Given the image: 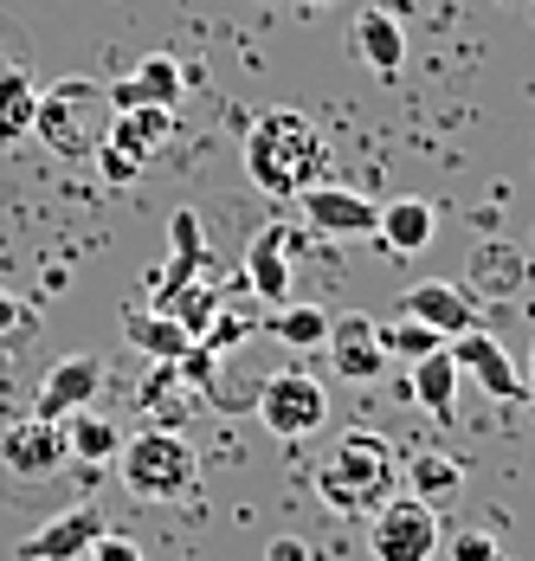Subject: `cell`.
Returning <instances> with one entry per match:
<instances>
[{"label": "cell", "instance_id": "6da1fadb", "mask_svg": "<svg viewBox=\"0 0 535 561\" xmlns=\"http://www.w3.org/2000/svg\"><path fill=\"white\" fill-rule=\"evenodd\" d=\"M246 181L265 201H297L304 187L329 181V142L304 111H265L246 129Z\"/></svg>", "mask_w": 535, "mask_h": 561}, {"label": "cell", "instance_id": "7a4b0ae2", "mask_svg": "<svg viewBox=\"0 0 535 561\" xmlns=\"http://www.w3.org/2000/svg\"><path fill=\"white\" fill-rule=\"evenodd\" d=\"M394 491H400L394 446L380 433H368V426H349L335 439V451H329V465L317 471V497L329 510H342V516H375Z\"/></svg>", "mask_w": 535, "mask_h": 561}, {"label": "cell", "instance_id": "3957f363", "mask_svg": "<svg viewBox=\"0 0 535 561\" xmlns=\"http://www.w3.org/2000/svg\"><path fill=\"white\" fill-rule=\"evenodd\" d=\"M116 465H123L129 497H143V504H174V497H187L194 478H201L194 446L181 439V426H143V433H123Z\"/></svg>", "mask_w": 535, "mask_h": 561}, {"label": "cell", "instance_id": "277c9868", "mask_svg": "<svg viewBox=\"0 0 535 561\" xmlns=\"http://www.w3.org/2000/svg\"><path fill=\"white\" fill-rule=\"evenodd\" d=\"M98 104H110L104 91H91V84H58V91H46V98H39V111H33V136H39L53 156L84 162V156L104 142Z\"/></svg>", "mask_w": 535, "mask_h": 561}, {"label": "cell", "instance_id": "5b68a950", "mask_svg": "<svg viewBox=\"0 0 535 561\" xmlns=\"http://www.w3.org/2000/svg\"><path fill=\"white\" fill-rule=\"evenodd\" d=\"M439 542H445V523H439V510H432L426 497H413V491L387 497V504L368 516V556L375 561H432Z\"/></svg>", "mask_w": 535, "mask_h": 561}, {"label": "cell", "instance_id": "8992f818", "mask_svg": "<svg viewBox=\"0 0 535 561\" xmlns=\"http://www.w3.org/2000/svg\"><path fill=\"white\" fill-rule=\"evenodd\" d=\"M252 413L265 420L271 439H310L322 420H329V388L304 368H284V375H265L259 381V400Z\"/></svg>", "mask_w": 535, "mask_h": 561}, {"label": "cell", "instance_id": "52a82bcc", "mask_svg": "<svg viewBox=\"0 0 535 561\" xmlns=\"http://www.w3.org/2000/svg\"><path fill=\"white\" fill-rule=\"evenodd\" d=\"M297 207H304V226L322 232V239H375L380 232V207L368 194H355V187H335V181H317V187H304L297 194Z\"/></svg>", "mask_w": 535, "mask_h": 561}, {"label": "cell", "instance_id": "ba28073f", "mask_svg": "<svg viewBox=\"0 0 535 561\" xmlns=\"http://www.w3.org/2000/svg\"><path fill=\"white\" fill-rule=\"evenodd\" d=\"M329 368H335V381H380V368H387V348H380V323L375 317H362V310H349V317H329Z\"/></svg>", "mask_w": 535, "mask_h": 561}, {"label": "cell", "instance_id": "9c48e42d", "mask_svg": "<svg viewBox=\"0 0 535 561\" xmlns=\"http://www.w3.org/2000/svg\"><path fill=\"white\" fill-rule=\"evenodd\" d=\"M452 362H458V375H465V381H478L490 400H523V393H530L523 368L510 362V348H503L497 336H483V330L452 336Z\"/></svg>", "mask_w": 535, "mask_h": 561}, {"label": "cell", "instance_id": "30bf717a", "mask_svg": "<svg viewBox=\"0 0 535 561\" xmlns=\"http://www.w3.org/2000/svg\"><path fill=\"white\" fill-rule=\"evenodd\" d=\"M400 317H420V323H432L439 336L452 342V336H465V330H478V297L452 278H426V284H407Z\"/></svg>", "mask_w": 535, "mask_h": 561}, {"label": "cell", "instance_id": "8fae6325", "mask_svg": "<svg viewBox=\"0 0 535 561\" xmlns=\"http://www.w3.org/2000/svg\"><path fill=\"white\" fill-rule=\"evenodd\" d=\"M98 388H104V362H98V355H65L53 375L39 381L33 413H39V420H53V426H65L78 407H91V400H98Z\"/></svg>", "mask_w": 535, "mask_h": 561}, {"label": "cell", "instance_id": "7c38bea8", "mask_svg": "<svg viewBox=\"0 0 535 561\" xmlns=\"http://www.w3.org/2000/svg\"><path fill=\"white\" fill-rule=\"evenodd\" d=\"M458 284H465L478 304H510V297L530 284V252H523V245H510V239H483Z\"/></svg>", "mask_w": 535, "mask_h": 561}, {"label": "cell", "instance_id": "4fadbf2b", "mask_svg": "<svg viewBox=\"0 0 535 561\" xmlns=\"http://www.w3.org/2000/svg\"><path fill=\"white\" fill-rule=\"evenodd\" d=\"M104 529L110 523H104L98 504H71L65 516H53L46 529H33V536L20 542V561H78V556H91V542H98Z\"/></svg>", "mask_w": 535, "mask_h": 561}, {"label": "cell", "instance_id": "5bb4252c", "mask_svg": "<svg viewBox=\"0 0 535 561\" xmlns=\"http://www.w3.org/2000/svg\"><path fill=\"white\" fill-rule=\"evenodd\" d=\"M65 458H71V446H65V426L39 420V413L0 433V465H7V471H20V478H46V471H58Z\"/></svg>", "mask_w": 535, "mask_h": 561}, {"label": "cell", "instance_id": "9a60e30c", "mask_svg": "<svg viewBox=\"0 0 535 561\" xmlns=\"http://www.w3.org/2000/svg\"><path fill=\"white\" fill-rule=\"evenodd\" d=\"M349 46H355V58H362L375 78H394V71L407 65V26H400L387 7H362L355 26H349Z\"/></svg>", "mask_w": 535, "mask_h": 561}, {"label": "cell", "instance_id": "2e32d148", "mask_svg": "<svg viewBox=\"0 0 535 561\" xmlns=\"http://www.w3.org/2000/svg\"><path fill=\"white\" fill-rule=\"evenodd\" d=\"M458 381H465V375H458V362H452V342H439V348H432V355H420V362H413V368H407V400H413V407H426L432 420H452V413H458Z\"/></svg>", "mask_w": 535, "mask_h": 561}, {"label": "cell", "instance_id": "e0dca14e", "mask_svg": "<svg viewBox=\"0 0 535 561\" xmlns=\"http://www.w3.org/2000/svg\"><path fill=\"white\" fill-rule=\"evenodd\" d=\"M181 91H187V65H174L168 53H156V58H143L129 78H116L110 84V111H123V104H181Z\"/></svg>", "mask_w": 535, "mask_h": 561}, {"label": "cell", "instance_id": "ac0fdd59", "mask_svg": "<svg viewBox=\"0 0 535 561\" xmlns=\"http://www.w3.org/2000/svg\"><path fill=\"white\" fill-rule=\"evenodd\" d=\"M239 284H246L252 297H265V304H284V290H291V232H284V226H265V232L246 245Z\"/></svg>", "mask_w": 535, "mask_h": 561}, {"label": "cell", "instance_id": "d6986e66", "mask_svg": "<svg viewBox=\"0 0 535 561\" xmlns=\"http://www.w3.org/2000/svg\"><path fill=\"white\" fill-rule=\"evenodd\" d=\"M168 136H174V111H168V104H123V111H110V123H104V142L129 149L136 162H149Z\"/></svg>", "mask_w": 535, "mask_h": 561}, {"label": "cell", "instance_id": "ffe728a7", "mask_svg": "<svg viewBox=\"0 0 535 561\" xmlns=\"http://www.w3.org/2000/svg\"><path fill=\"white\" fill-rule=\"evenodd\" d=\"M123 336L136 342L143 355H156V362H181V355L194 348V330H187L181 317L156 310V304H136V310L123 317Z\"/></svg>", "mask_w": 535, "mask_h": 561}, {"label": "cell", "instance_id": "44dd1931", "mask_svg": "<svg viewBox=\"0 0 535 561\" xmlns=\"http://www.w3.org/2000/svg\"><path fill=\"white\" fill-rule=\"evenodd\" d=\"M432 232H439V207L432 201H387L380 207V245L387 252H400V259H413V252H426Z\"/></svg>", "mask_w": 535, "mask_h": 561}, {"label": "cell", "instance_id": "7402d4cb", "mask_svg": "<svg viewBox=\"0 0 535 561\" xmlns=\"http://www.w3.org/2000/svg\"><path fill=\"white\" fill-rule=\"evenodd\" d=\"M407 491L426 497L432 510H445L458 491H465V465H458L452 451H420V458L407 465Z\"/></svg>", "mask_w": 535, "mask_h": 561}, {"label": "cell", "instance_id": "603a6c76", "mask_svg": "<svg viewBox=\"0 0 535 561\" xmlns=\"http://www.w3.org/2000/svg\"><path fill=\"white\" fill-rule=\"evenodd\" d=\"M65 446H71V458H84V465H110L123 451V426L104 420V413H91V407H78L65 420Z\"/></svg>", "mask_w": 535, "mask_h": 561}, {"label": "cell", "instance_id": "cb8c5ba5", "mask_svg": "<svg viewBox=\"0 0 535 561\" xmlns=\"http://www.w3.org/2000/svg\"><path fill=\"white\" fill-rule=\"evenodd\" d=\"M207 272V245H201V214L194 207H181L174 220H168V278L161 284H194Z\"/></svg>", "mask_w": 535, "mask_h": 561}, {"label": "cell", "instance_id": "d4e9b609", "mask_svg": "<svg viewBox=\"0 0 535 561\" xmlns=\"http://www.w3.org/2000/svg\"><path fill=\"white\" fill-rule=\"evenodd\" d=\"M33 111H39V98H33V78H26L20 65H0V142H20V136H33Z\"/></svg>", "mask_w": 535, "mask_h": 561}, {"label": "cell", "instance_id": "484cf974", "mask_svg": "<svg viewBox=\"0 0 535 561\" xmlns=\"http://www.w3.org/2000/svg\"><path fill=\"white\" fill-rule=\"evenodd\" d=\"M271 336L284 342V348H322L329 342V310H317V304H284V310H271Z\"/></svg>", "mask_w": 535, "mask_h": 561}, {"label": "cell", "instance_id": "4316f807", "mask_svg": "<svg viewBox=\"0 0 535 561\" xmlns=\"http://www.w3.org/2000/svg\"><path fill=\"white\" fill-rule=\"evenodd\" d=\"M439 330L432 323H420V317H394V323H380V348H387V362H400V368H413L420 355H432L439 348Z\"/></svg>", "mask_w": 535, "mask_h": 561}, {"label": "cell", "instance_id": "83f0119b", "mask_svg": "<svg viewBox=\"0 0 535 561\" xmlns=\"http://www.w3.org/2000/svg\"><path fill=\"white\" fill-rule=\"evenodd\" d=\"M252 336H259V317H252L246 304H226V297H219L214 323L201 330V348H214V355H226V348H246Z\"/></svg>", "mask_w": 535, "mask_h": 561}, {"label": "cell", "instance_id": "f1b7e54d", "mask_svg": "<svg viewBox=\"0 0 535 561\" xmlns=\"http://www.w3.org/2000/svg\"><path fill=\"white\" fill-rule=\"evenodd\" d=\"M174 388H187L181 362H156V368H149V381H143V407H149V413H168V407L181 413V400H174Z\"/></svg>", "mask_w": 535, "mask_h": 561}, {"label": "cell", "instance_id": "f546056e", "mask_svg": "<svg viewBox=\"0 0 535 561\" xmlns=\"http://www.w3.org/2000/svg\"><path fill=\"white\" fill-rule=\"evenodd\" d=\"M91 162H98V174H104L110 187H129V181L143 174V162H136L129 149H116V142H98V149H91Z\"/></svg>", "mask_w": 535, "mask_h": 561}, {"label": "cell", "instance_id": "4dcf8cb0", "mask_svg": "<svg viewBox=\"0 0 535 561\" xmlns=\"http://www.w3.org/2000/svg\"><path fill=\"white\" fill-rule=\"evenodd\" d=\"M439 549H445L452 561H497V542H490L483 529H458V536H445Z\"/></svg>", "mask_w": 535, "mask_h": 561}, {"label": "cell", "instance_id": "1f68e13d", "mask_svg": "<svg viewBox=\"0 0 535 561\" xmlns=\"http://www.w3.org/2000/svg\"><path fill=\"white\" fill-rule=\"evenodd\" d=\"M91 561H143V549H136L129 536H116V529H104V536L91 542Z\"/></svg>", "mask_w": 535, "mask_h": 561}, {"label": "cell", "instance_id": "d6a6232c", "mask_svg": "<svg viewBox=\"0 0 535 561\" xmlns=\"http://www.w3.org/2000/svg\"><path fill=\"white\" fill-rule=\"evenodd\" d=\"M265 561H310V549H304L297 536H277V542L265 549Z\"/></svg>", "mask_w": 535, "mask_h": 561}, {"label": "cell", "instance_id": "836d02e7", "mask_svg": "<svg viewBox=\"0 0 535 561\" xmlns=\"http://www.w3.org/2000/svg\"><path fill=\"white\" fill-rule=\"evenodd\" d=\"M20 323H26V317H20V304H13V297H0V336H13Z\"/></svg>", "mask_w": 535, "mask_h": 561}, {"label": "cell", "instance_id": "e575fe53", "mask_svg": "<svg viewBox=\"0 0 535 561\" xmlns=\"http://www.w3.org/2000/svg\"><path fill=\"white\" fill-rule=\"evenodd\" d=\"M523 381H530V393H535V342H530V375H523Z\"/></svg>", "mask_w": 535, "mask_h": 561}, {"label": "cell", "instance_id": "d590c367", "mask_svg": "<svg viewBox=\"0 0 535 561\" xmlns=\"http://www.w3.org/2000/svg\"><path fill=\"white\" fill-rule=\"evenodd\" d=\"M310 7H317V0H310Z\"/></svg>", "mask_w": 535, "mask_h": 561}]
</instances>
